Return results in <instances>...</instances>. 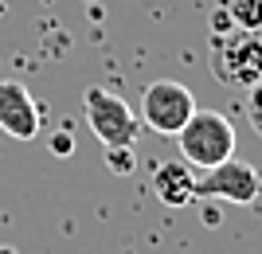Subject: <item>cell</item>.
<instances>
[{"label":"cell","mask_w":262,"mask_h":254,"mask_svg":"<svg viewBox=\"0 0 262 254\" xmlns=\"http://www.w3.org/2000/svg\"><path fill=\"white\" fill-rule=\"evenodd\" d=\"M211 75L215 82L231 90H247L262 78V39L258 32H243V28H231V32L215 35L211 39Z\"/></svg>","instance_id":"6da1fadb"},{"label":"cell","mask_w":262,"mask_h":254,"mask_svg":"<svg viewBox=\"0 0 262 254\" xmlns=\"http://www.w3.org/2000/svg\"><path fill=\"white\" fill-rule=\"evenodd\" d=\"M180 156L192 168H211L219 160L235 156V125L215 110H196L176 133Z\"/></svg>","instance_id":"7a4b0ae2"},{"label":"cell","mask_w":262,"mask_h":254,"mask_svg":"<svg viewBox=\"0 0 262 254\" xmlns=\"http://www.w3.org/2000/svg\"><path fill=\"white\" fill-rule=\"evenodd\" d=\"M82 110H86V125L102 145H133L141 133V118L133 113V106L102 86H90L82 94Z\"/></svg>","instance_id":"3957f363"},{"label":"cell","mask_w":262,"mask_h":254,"mask_svg":"<svg viewBox=\"0 0 262 254\" xmlns=\"http://www.w3.org/2000/svg\"><path fill=\"white\" fill-rule=\"evenodd\" d=\"M262 196V180L247 160L227 156L219 165L204 168V176H196V199H223V203H239L251 207Z\"/></svg>","instance_id":"277c9868"},{"label":"cell","mask_w":262,"mask_h":254,"mask_svg":"<svg viewBox=\"0 0 262 254\" xmlns=\"http://www.w3.org/2000/svg\"><path fill=\"white\" fill-rule=\"evenodd\" d=\"M196 113V98L184 82H172V78H161V82H149L141 94V122L153 133L164 137H176L180 125Z\"/></svg>","instance_id":"5b68a950"},{"label":"cell","mask_w":262,"mask_h":254,"mask_svg":"<svg viewBox=\"0 0 262 254\" xmlns=\"http://www.w3.org/2000/svg\"><path fill=\"white\" fill-rule=\"evenodd\" d=\"M0 129L8 133V137H16V141H35V133H39L35 98L16 78H4V82H0Z\"/></svg>","instance_id":"8992f818"},{"label":"cell","mask_w":262,"mask_h":254,"mask_svg":"<svg viewBox=\"0 0 262 254\" xmlns=\"http://www.w3.org/2000/svg\"><path fill=\"white\" fill-rule=\"evenodd\" d=\"M153 192L161 203L168 207H188V203H196V172L188 160H164L157 165L153 172Z\"/></svg>","instance_id":"52a82bcc"},{"label":"cell","mask_w":262,"mask_h":254,"mask_svg":"<svg viewBox=\"0 0 262 254\" xmlns=\"http://www.w3.org/2000/svg\"><path fill=\"white\" fill-rule=\"evenodd\" d=\"M227 16L243 32H262V0H227Z\"/></svg>","instance_id":"ba28073f"},{"label":"cell","mask_w":262,"mask_h":254,"mask_svg":"<svg viewBox=\"0 0 262 254\" xmlns=\"http://www.w3.org/2000/svg\"><path fill=\"white\" fill-rule=\"evenodd\" d=\"M106 165L114 176H133L137 172V153L133 145H106Z\"/></svg>","instance_id":"9c48e42d"},{"label":"cell","mask_w":262,"mask_h":254,"mask_svg":"<svg viewBox=\"0 0 262 254\" xmlns=\"http://www.w3.org/2000/svg\"><path fill=\"white\" fill-rule=\"evenodd\" d=\"M251 94H247V118H251V125H254V133L262 137V78L254 82V86H247Z\"/></svg>","instance_id":"30bf717a"},{"label":"cell","mask_w":262,"mask_h":254,"mask_svg":"<svg viewBox=\"0 0 262 254\" xmlns=\"http://www.w3.org/2000/svg\"><path fill=\"white\" fill-rule=\"evenodd\" d=\"M51 153L55 156H71L75 153V137H71V133H55L51 137Z\"/></svg>","instance_id":"8fae6325"},{"label":"cell","mask_w":262,"mask_h":254,"mask_svg":"<svg viewBox=\"0 0 262 254\" xmlns=\"http://www.w3.org/2000/svg\"><path fill=\"white\" fill-rule=\"evenodd\" d=\"M231 28H235V24H231L227 8H219L215 16H211V32H215V35H223V32H231Z\"/></svg>","instance_id":"7c38bea8"},{"label":"cell","mask_w":262,"mask_h":254,"mask_svg":"<svg viewBox=\"0 0 262 254\" xmlns=\"http://www.w3.org/2000/svg\"><path fill=\"white\" fill-rule=\"evenodd\" d=\"M0 254H16V250H12V246H0Z\"/></svg>","instance_id":"4fadbf2b"}]
</instances>
